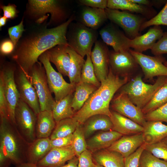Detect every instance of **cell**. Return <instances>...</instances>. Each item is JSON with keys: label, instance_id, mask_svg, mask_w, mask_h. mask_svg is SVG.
<instances>
[{"label": "cell", "instance_id": "cell-16", "mask_svg": "<svg viewBox=\"0 0 167 167\" xmlns=\"http://www.w3.org/2000/svg\"><path fill=\"white\" fill-rule=\"evenodd\" d=\"M15 80L20 99L37 115L41 111L38 96L27 75L19 68Z\"/></svg>", "mask_w": 167, "mask_h": 167}, {"label": "cell", "instance_id": "cell-19", "mask_svg": "<svg viewBox=\"0 0 167 167\" xmlns=\"http://www.w3.org/2000/svg\"><path fill=\"white\" fill-rule=\"evenodd\" d=\"M130 79L115 75L109 68L107 77L101 82V86L98 89L101 96L108 106H109L110 102L117 92Z\"/></svg>", "mask_w": 167, "mask_h": 167}, {"label": "cell", "instance_id": "cell-9", "mask_svg": "<svg viewBox=\"0 0 167 167\" xmlns=\"http://www.w3.org/2000/svg\"><path fill=\"white\" fill-rule=\"evenodd\" d=\"M109 65L115 75L130 79L137 74L140 68L129 50L119 52L109 51Z\"/></svg>", "mask_w": 167, "mask_h": 167}, {"label": "cell", "instance_id": "cell-48", "mask_svg": "<svg viewBox=\"0 0 167 167\" xmlns=\"http://www.w3.org/2000/svg\"><path fill=\"white\" fill-rule=\"evenodd\" d=\"M0 117H3L8 118L7 103L4 95L2 80L1 78H0Z\"/></svg>", "mask_w": 167, "mask_h": 167}, {"label": "cell", "instance_id": "cell-18", "mask_svg": "<svg viewBox=\"0 0 167 167\" xmlns=\"http://www.w3.org/2000/svg\"><path fill=\"white\" fill-rule=\"evenodd\" d=\"M75 156L71 145L52 148L46 155L35 165L38 167H60Z\"/></svg>", "mask_w": 167, "mask_h": 167}, {"label": "cell", "instance_id": "cell-23", "mask_svg": "<svg viewBox=\"0 0 167 167\" xmlns=\"http://www.w3.org/2000/svg\"><path fill=\"white\" fill-rule=\"evenodd\" d=\"M107 1V8L139 14L148 20L156 15V11L152 7L139 4L131 0H108Z\"/></svg>", "mask_w": 167, "mask_h": 167}, {"label": "cell", "instance_id": "cell-15", "mask_svg": "<svg viewBox=\"0 0 167 167\" xmlns=\"http://www.w3.org/2000/svg\"><path fill=\"white\" fill-rule=\"evenodd\" d=\"M90 56L96 76L101 82L106 78L109 71V50L107 45L97 40Z\"/></svg>", "mask_w": 167, "mask_h": 167}, {"label": "cell", "instance_id": "cell-38", "mask_svg": "<svg viewBox=\"0 0 167 167\" xmlns=\"http://www.w3.org/2000/svg\"><path fill=\"white\" fill-rule=\"evenodd\" d=\"M83 124L80 125L73 133L71 145L77 157L87 149V142L85 140Z\"/></svg>", "mask_w": 167, "mask_h": 167}, {"label": "cell", "instance_id": "cell-51", "mask_svg": "<svg viewBox=\"0 0 167 167\" xmlns=\"http://www.w3.org/2000/svg\"><path fill=\"white\" fill-rule=\"evenodd\" d=\"M15 46L14 44L11 40H5L1 44V53L4 55L9 54L13 51Z\"/></svg>", "mask_w": 167, "mask_h": 167}, {"label": "cell", "instance_id": "cell-55", "mask_svg": "<svg viewBox=\"0 0 167 167\" xmlns=\"http://www.w3.org/2000/svg\"><path fill=\"white\" fill-rule=\"evenodd\" d=\"M152 4V6L156 7H159L162 6L164 4H165L166 0H151Z\"/></svg>", "mask_w": 167, "mask_h": 167}, {"label": "cell", "instance_id": "cell-17", "mask_svg": "<svg viewBox=\"0 0 167 167\" xmlns=\"http://www.w3.org/2000/svg\"><path fill=\"white\" fill-rule=\"evenodd\" d=\"M102 41L111 46L116 52L129 50L130 39L111 24H108L99 31Z\"/></svg>", "mask_w": 167, "mask_h": 167}, {"label": "cell", "instance_id": "cell-44", "mask_svg": "<svg viewBox=\"0 0 167 167\" xmlns=\"http://www.w3.org/2000/svg\"><path fill=\"white\" fill-rule=\"evenodd\" d=\"M144 143L134 152L125 158L124 167H138L140 156L145 149Z\"/></svg>", "mask_w": 167, "mask_h": 167}, {"label": "cell", "instance_id": "cell-42", "mask_svg": "<svg viewBox=\"0 0 167 167\" xmlns=\"http://www.w3.org/2000/svg\"><path fill=\"white\" fill-rule=\"evenodd\" d=\"M146 121H158L167 123V103L144 115Z\"/></svg>", "mask_w": 167, "mask_h": 167}, {"label": "cell", "instance_id": "cell-41", "mask_svg": "<svg viewBox=\"0 0 167 167\" xmlns=\"http://www.w3.org/2000/svg\"><path fill=\"white\" fill-rule=\"evenodd\" d=\"M145 149L157 158L167 162V144L163 140L151 144H145Z\"/></svg>", "mask_w": 167, "mask_h": 167}, {"label": "cell", "instance_id": "cell-31", "mask_svg": "<svg viewBox=\"0 0 167 167\" xmlns=\"http://www.w3.org/2000/svg\"><path fill=\"white\" fill-rule=\"evenodd\" d=\"M92 156L96 164L104 167H124L125 158L118 152L105 149L95 152Z\"/></svg>", "mask_w": 167, "mask_h": 167}, {"label": "cell", "instance_id": "cell-33", "mask_svg": "<svg viewBox=\"0 0 167 167\" xmlns=\"http://www.w3.org/2000/svg\"><path fill=\"white\" fill-rule=\"evenodd\" d=\"M73 94L74 92L71 93L60 100L55 101L52 111L56 123L74 116L75 112L71 106Z\"/></svg>", "mask_w": 167, "mask_h": 167}, {"label": "cell", "instance_id": "cell-59", "mask_svg": "<svg viewBox=\"0 0 167 167\" xmlns=\"http://www.w3.org/2000/svg\"><path fill=\"white\" fill-rule=\"evenodd\" d=\"M163 141L167 144V137L163 140Z\"/></svg>", "mask_w": 167, "mask_h": 167}, {"label": "cell", "instance_id": "cell-60", "mask_svg": "<svg viewBox=\"0 0 167 167\" xmlns=\"http://www.w3.org/2000/svg\"><path fill=\"white\" fill-rule=\"evenodd\" d=\"M164 64L167 67V61H166L164 63Z\"/></svg>", "mask_w": 167, "mask_h": 167}, {"label": "cell", "instance_id": "cell-5", "mask_svg": "<svg viewBox=\"0 0 167 167\" xmlns=\"http://www.w3.org/2000/svg\"><path fill=\"white\" fill-rule=\"evenodd\" d=\"M27 76L36 92L41 111H52L55 101L49 88L45 71L42 64L40 62L36 63Z\"/></svg>", "mask_w": 167, "mask_h": 167}, {"label": "cell", "instance_id": "cell-24", "mask_svg": "<svg viewBox=\"0 0 167 167\" xmlns=\"http://www.w3.org/2000/svg\"><path fill=\"white\" fill-rule=\"evenodd\" d=\"M68 45H57L47 51L50 62L54 64L58 72L68 76L70 57L67 50Z\"/></svg>", "mask_w": 167, "mask_h": 167}, {"label": "cell", "instance_id": "cell-46", "mask_svg": "<svg viewBox=\"0 0 167 167\" xmlns=\"http://www.w3.org/2000/svg\"><path fill=\"white\" fill-rule=\"evenodd\" d=\"M78 167H95L96 164L93 161L91 152L88 149L82 152L78 156Z\"/></svg>", "mask_w": 167, "mask_h": 167}, {"label": "cell", "instance_id": "cell-40", "mask_svg": "<svg viewBox=\"0 0 167 167\" xmlns=\"http://www.w3.org/2000/svg\"><path fill=\"white\" fill-rule=\"evenodd\" d=\"M164 25L167 26V1L161 11L151 19L147 20L142 25L140 32L152 26Z\"/></svg>", "mask_w": 167, "mask_h": 167}, {"label": "cell", "instance_id": "cell-6", "mask_svg": "<svg viewBox=\"0 0 167 167\" xmlns=\"http://www.w3.org/2000/svg\"><path fill=\"white\" fill-rule=\"evenodd\" d=\"M38 59L45 68L49 88L51 92L54 93L56 101L74 92L76 85L67 82L62 75L54 69L49 61L47 51L40 55Z\"/></svg>", "mask_w": 167, "mask_h": 167}, {"label": "cell", "instance_id": "cell-22", "mask_svg": "<svg viewBox=\"0 0 167 167\" xmlns=\"http://www.w3.org/2000/svg\"><path fill=\"white\" fill-rule=\"evenodd\" d=\"M110 117L113 124L112 130L124 135L142 133L143 126L134 121L113 111L111 110Z\"/></svg>", "mask_w": 167, "mask_h": 167}, {"label": "cell", "instance_id": "cell-53", "mask_svg": "<svg viewBox=\"0 0 167 167\" xmlns=\"http://www.w3.org/2000/svg\"><path fill=\"white\" fill-rule=\"evenodd\" d=\"M12 163L10 159L0 151V167H9Z\"/></svg>", "mask_w": 167, "mask_h": 167}, {"label": "cell", "instance_id": "cell-3", "mask_svg": "<svg viewBox=\"0 0 167 167\" xmlns=\"http://www.w3.org/2000/svg\"><path fill=\"white\" fill-rule=\"evenodd\" d=\"M142 75L141 73H138L116 93L126 94L131 101L141 109L151 101L167 78L166 76L158 77L155 83L151 84L144 83Z\"/></svg>", "mask_w": 167, "mask_h": 167}, {"label": "cell", "instance_id": "cell-45", "mask_svg": "<svg viewBox=\"0 0 167 167\" xmlns=\"http://www.w3.org/2000/svg\"><path fill=\"white\" fill-rule=\"evenodd\" d=\"M23 22V18L18 24L10 28L8 30V33L11 40L15 46L24 30Z\"/></svg>", "mask_w": 167, "mask_h": 167}, {"label": "cell", "instance_id": "cell-10", "mask_svg": "<svg viewBox=\"0 0 167 167\" xmlns=\"http://www.w3.org/2000/svg\"><path fill=\"white\" fill-rule=\"evenodd\" d=\"M15 70L11 66H4L0 74L5 96L6 101L9 120L15 125V111L20 99V95L15 80Z\"/></svg>", "mask_w": 167, "mask_h": 167}, {"label": "cell", "instance_id": "cell-58", "mask_svg": "<svg viewBox=\"0 0 167 167\" xmlns=\"http://www.w3.org/2000/svg\"><path fill=\"white\" fill-rule=\"evenodd\" d=\"M104 167L103 166L100 165L98 164H96V167Z\"/></svg>", "mask_w": 167, "mask_h": 167}, {"label": "cell", "instance_id": "cell-25", "mask_svg": "<svg viewBox=\"0 0 167 167\" xmlns=\"http://www.w3.org/2000/svg\"><path fill=\"white\" fill-rule=\"evenodd\" d=\"M123 135L113 130L97 134L86 141L87 148L91 152H96L107 149Z\"/></svg>", "mask_w": 167, "mask_h": 167}, {"label": "cell", "instance_id": "cell-11", "mask_svg": "<svg viewBox=\"0 0 167 167\" xmlns=\"http://www.w3.org/2000/svg\"><path fill=\"white\" fill-rule=\"evenodd\" d=\"M28 11L32 15L40 18L45 15L46 13H50V24L63 23L67 18L66 11L57 0H29Z\"/></svg>", "mask_w": 167, "mask_h": 167}, {"label": "cell", "instance_id": "cell-27", "mask_svg": "<svg viewBox=\"0 0 167 167\" xmlns=\"http://www.w3.org/2000/svg\"><path fill=\"white\" fill-rule=\"evenodd\" d=\"M51 148L49 138H36L29 143L27 152L26 163L36 164Z\"/></svg>", "mask_w": 167, "mask_h": 167}, {"label": "cell", "instance_id": "cell-29", "mask_svg": "<svg viewBox=\"0 0 167 167\" xmlns=\"http://www.w3.org/2000/svg\"><path fill=\"white\" fill-rule=\"evenodd\" d=\"M85 138L98 130L108 131L112 130L113 124L110 117L104 114L92 116L83 124Z\"/></svg>", "mask_w": 167, "mask_h": 167}, {"label": "cell", "instance_id": "cell-50", "mask_svg": "<svg viewBox=\"0 0 167 167\" xmlns=\"http://www.w3.org/2000/svg\"><path fill=\"white\" fill-rule=\"evenodd\" d=\"M0 7L3 10V16L7 19H12L16 17L17 11L15 5L9 4L7 6H1Z\"/></svg>", "mask_w": 167, "mask_h": 167}, {"label": "cell", "instance_id": "cell-13", "mask_svg": "<svg viewBox=\"0 0 167 167\" xmlns=\"http://www.w3.org/2000/svg\"><path fill=\"white\" fill-rule=\"evenodd\" d=\"M97 114H104L109 117L111 115L109 106L103 101L98 89L90 96L73 118L81 124H83L89 118Z\"/></svg>", "mask_w": 167, "mask_h": 167}, {"label": "cell", "instance_id": "cell-32", "mask_svg": "<svg viewBox=\"0 0 167 167\" xmlns=\"http://www.w3.org/2000/svg\"><path fill=\"white\" fill-rule=\"evenodd\" d=\"M98 88L92 84L81 82L76 84L71 105L75 113L82 108L90 96Z\"/></svg>", "mask_w": 167, "mask_h": 167}, {"label": "cell", "instance_id": "cell-57", "mask_svg": "<svg viewBox=\"0 0 167 167\" xmlns=\"http://www.w3.org/2000/svg\"><path fill=\"white\" fill-rule=\"evenodd\" d=\"M49 15H44L39 18L37 19L36 22L39 24L42 23L47 18L48 16Z\"/></svg>", "mask_w": 167, "mask_h": 167}, {"label": "cell", "instance_id": "cell-54", "mask_svg": "<svg viewBox=\"0 0 167 167\" xmlns=\"http://www.w3.org/2000/svg\"><path fill=\"white\" fill-rule=\"evenodd\" d=\"M132 2L139 5L152 7V4L151 0H131Z\"/></svg>", "mask_w": 167, "mask_h": 167}, {"label": "cell", "instance_id": "cell-1", "mask_svg": "<svg viewBox=\"0 0 167 167\" xmlns=\"http://www.w3.org/2000/svg\"><path fill=\"white\" fill-rule=\"evenodd\" d=\"M74 19L72 15L57 27L45 28L24 39L13 56L19 69L27 75L33 66L39 62V58L44 53L58 45H68L67 30Z\"/></svg>", "mask_w": 167, "mask_h": 167}, {"label": "cell", "instance_id": "cell-4", "mask_svg": "<svg viewBox=\"0 0 167 167\" xmlns=\"http://www.w3.org/2000/svg\"><path fill=\"white\" fill-rule=\"evenodd\" d=\"M97 37L96 30L81 23H76L72 26L67 39L68 46L84 58L91 54L92 46Z\"/></svg>", "mask_w": 167, "mask_h": 167}, {"label": "cell", "instance_id": "cell-12", "mask_svg": "<svg viewBox=\"0 0 167 167\" xmlns=\"http://www.w3.org/2000/svg\"><path fill=\"white\" fill-rule=\"evenodd\" d=\"M129 51L141 68L144 80H151L156 76H167V67L164 64L166 60L162 55L151 56L131 49Z\"/></svg>", "mask_w": 167, "mask_h": 167}, {"label": "cell", "instance_id": "cell-7", "mask_svg": "<svg viewBox=\"0 0 167 167\" xmlns=\"http://www.w3.org/2000/svg\"><path fill=\"white\" fill-rule=\"evenodd\" d=\"M105 10L108 19L120 27L129 39H132L140 35L141 27L147 21L145 17L126 11L108 8Z\"/></svg>", "mask_w": 167, "mask_h": 167}, {"label": "cell", "instance_id": "cell-20", "mask_svg": "<svg viewBox=\"0 0 167 167\" xmlns=\"http://www.w3.org/2000/svg\"><path fill=\"white\" fill-rule=\"evenodd\" d=\"M144 143L142 132L124 135L107 149L118 152L125 158L134 152Z\"/></svg>", "mask_w": 167, "mask_h": 167}, {"label": "cell", "instance_id": "cell-34", "mask_svg": "<svg viewBox=\"0 0 167 167\" xmlns=\"http://www.w3.org/2000/svg\"><path fill=\"white\" fill-rule=\"evenodd\" d=\"M67 50L70 57L68 77L70 83L76 85L80 81L82 71L85 60L84 57L69 46Z\"/></svg>", "mask_w": 167, "mask_h": 167}, {"label": "cell", "instance_id": "cell-26", "mask_svg": "<svg viewBox=\"0 0 167 167\" xmlns=\"http://www.w3.org/2000/svg\"><path fill=\"white\" fill-rule=\"evenodd\" d=\"M142 132L146 144L161 141L167 137V125L158 121H146Z\"/></svg>", "mask_w": 167, "mask_h": 167}, {"label": "cell", "instance_id": "cell-8", "mask_svg": "<svg viewBox=\"0 0 167 167\" xmlns=\"http://www.w3.org/2000/svg\"><path fill=\"white\" fill-rule=\"evenodd\" d=\"M15 116V125L21 134L28 142H32L36 139L37 115L20 99L16 107Z\"/></svg>", "mask_w": 167, "mask_h": 167}, {"label": "cell", "instance_id": "cell-14", "mask_svg": "<svg viewBox=\"0 0 167 167\" xmlns=\"http://www.w3.org/2000/svg\"><path fill=\"white\" fill-rule=\"evenodd\" d=\"M110 106L113 111L142 126L146 122L142 109L133 104L126 94L116 93L110 102Z\"/></svg>", "mask_w": 167, "mask_h": 167}, {"label": "cell", "instance_id": "cell-35", "mask_svg": "<svg viewBox=\"0 0 167 167\" xmlns=\"http://www.w3.org/2000/svg\"><path fill=\"white\" fill-rule=\"evenodd\" d=\"M80 124L73 117L62 119L56 123L49 138L53 139L67 136L73 134Z\"/></svg>", "mask_w": 167, "mask_h": 167}, {"label": "cell", "instance_id": "cell-43", "mask_svg": "<svg viewBox=\"0 0 167 167\" xmlns=\"http://www.w3.org/2000/svg\"><path fill=\"white\" fill-rule=\"evenodd\" d=\"M151 50L152 54L155 56L167 54V32H164L162 36L156 41Z\"/></svg>", "mask_w": 167, "mask_h": 167}, {"label": "cell", "instance_id": "cell-2", "mask_svg": "<svg viewBox=\"0 0 167 167\" xmlns=\"http://www.w3.org/2000/svg\"><path fill=\"white\" fill-rule=\"evenodd\" d=\"M29 144L15 124L8 118L0 117V151L16 166L27 162V152Z\"/></svg>", "mask_w": 167, "mask_h": 167}, {"label": "cell", "instance_id": "cell-56", "mask_svg": "<svg viewBox=\"0 0 167 167\" xmlns=\"http://www.w3.org/2000/svg\"><path fill=\"white\" fill-rule=\"evenodd\" d=\"M7 19L4 16L1 17L0 18V27L4 26L6 24Z\"/></svg>", "mask_w": 167, "mask_h": 167}, {"label": "cell", "instance_id": "cell-36", "mask_svg": "<svg viewBox=\"0 0 167 167\" xmlns=\"http://www.w3.org/2000/svg\"><path fill=\"white\" fill-rule=\"evenodd\" d=\"M167 103V78L151 101L142 109L143 114L153 111Z\"/></svg>", "mask_w": 167, "mask_h": 167}, {"label": "cell", "instance_id": "cell-37", "mask_svg": "<svg viewBox=\"0 0 167 167\" xmlns=\"http://www.w3.org/2000/svg\"><path fill=\"white\" fill-rule=\"evenodd\" d=\"M86 56V59L82 70L80 82L91 84L99 88L101 83L96 76L90 54H88Z\"/></svg>", "mask_w": 167, "mask_h": 167}, {"label": "cell", "instance_id": "cell-47", "mask_svg": "<svg viewBox=\"0 0 167 167\" xmlns=\"http://www.w3.org/2000/svg\"><path fill=\"white\" fill-rule=\"evenodd\" d=\"M73 139V134L67 136L50 139V143L52 148H62L71 145Z\"/></svg>", "mask_w": 167, "mask_h": 167}, {"label": "cell", "instance_id": "cell-30", "mask_svg": "<svg viewBox=\"0 0 167 167\" xmlns=\"http://www.w3.org/2000/svg\"><path fill=\"white\" fill-rule=\"evenodd\" d=\"M56 125L51 111H41L37 115L36 138H49Z\"/></svg>", "mask_w": 167, "mask_h": 167}, {"label": "cell", "instance_id": "cell-28", "mask_svg": "<svg viewBox=\"0 0 167 167\" xmlns=\"http://www.w3.org/2000/svg\"><path fill=\"white\" fill-rule=\"evenodd\" d=\"M81 23L94 30L100 28L108 19L105 10L86 6L80 16Z\"/></svg>", "mask_w": 167, "mask_h": 167}, {"label": "cell", "instance_id": "cell-39", "mask_svg": "<svg viewBox=\"0 0 167 167\" xmlns=\"http://www.w3.org/2000/svg\"><path fill=\"white\" fill-rule=\"evenodd\" d=\"M138 167H167V162L144 149L140 157Z\"/></svg>", "mask_w": 167, "mask_h": 167}, {"label": "cell", "instance_id": "cell-21", "mask_svg": "<svg viewBox=\"0 0 167 167\" xmlns=\"http://www.w3.org/2000/svg\"><path fill=\"white\" fill-rule=\"evenodd\" d=\"M164 32L160 26H153L150 28L147 32L130 40V48L133 50L142 53L149 49H151L157 40L162 36Z\"/></svg>", "mask_w": 167, "mask_h": 167}, {"label": "cell", "instance_id": "cell-49", "mask_svg": "<svg viewBox=\"0 0 167 167\" xmlns=\"http://www.w3.org/2000/svg\"><path fill=\"white\" fill-rule=\"evenodd\" d=\"M80 3L85 6L105 9L107 8V0H80Z\"/></svg>", "mask_w": 167, "mask_h": 167}, {"label": "cell", "instance_id": "cell-52", "mask_svg": "<svg viewBox=\"0 0 167 167\" xmlns=\"http://www.w3.org/2000/svg\"><path fill=\"white\" fill-rule=\"evenodd\" d=\"M78 157L75 156L73 158L69 161L67 164L60 167H78ZM16 167H38L35 164L25 163L22 164Z\"/></svg>", "mask_w": 167, "mask_h": 167}]
</instances>
